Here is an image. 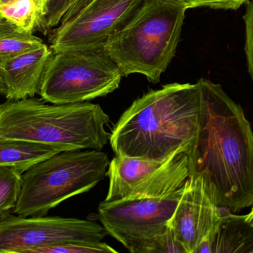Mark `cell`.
Returning <instances> with one entry per match:
<instances>
[{"label":"cell","instance_id":"6da1fadb","mask_svg":"<svg viewBox=\"0 0 253 253\" xmlns=\"http://www.w3.org/2000/svg\"><path fill=\"white\" fill-rule=\"evenodd\" d=\"M197 135L187 153L190 174L202 175L219 206L253 205V132L243 109L220 85L202 78Z\"/></svg>","mask_w":253,"mask_h":253},{"label":"cell","instance_id":"7a4b0ae2","mask_svg":"<svg viewBox=\"0 0 253 253\" xmlns=\"http://www.w3.org/2000/svg\"><path fill=\"white\" fill-rule=\"evenodd\" d=\"M201 113L199 85L171 83L135 100L113 128L116 155L164 160L187 153L197 135Z\"/></svg>","mask_w":253,"mask_h":253},{"label":"cell","instance_id":"3957f363","mask_svg":"<svg viewBox=\"0 0 253 253\" xmlns=\"http://www.w3.org/2000/svg\"><path fill=\"white\" fill-rule=\"evenodd\" d=\"M51 104L34 97L0 104V138L45 144L65 151H102L110 141L106 126L111 118L99 104Z\"/></svg>","mask_w":253,"mask_h":253},{"label":"cell","instance_id":"277c9868","mask_svg":"<svg viewBox=\"0 0 253 253\" xmlns=\"http://www.w3.org/2000/svg\"><path fill=\"white\" fill-rule=\"evenodd\" d=\"M187 10L182 0H144L104 46L123 77L140 74L160 81L175 56Z\"/></svg>","mask_w":253,"mask_h":253},{"label":"cell","instance_id":"5b68a950","mask_svg":"<svg viewBox=\"0 0 253 253\" xmlns=\"http://www.w3.org/2000/svg\"><path fill=\"white\" fill-rule=\"evenodd\" d=\"M110 161L99 150L64 151L22 174V187L13 213L45 216L64 201L87 193L105 179Z\"/></svg>","mask_w":253,"mask_h":253},{"label":"cell","instance_id":"8992f818","mask_svg":"<svg viewBox=\"0 0 253 253\" xmlns=\"http://www.w3.org/2000/svg\"><path fill=\"white\" fill-rule=\"evenodd\" d=\"M123 77L104 48L53 51L38 95L53 104L87 102L112 93Z\"/></svg>","mask_w":253,"mask_h":253},{"label":"cell","instance_id":"52a82bcc","mask_svg":"<svg viewBox=\"0 0 253 253\" xmlns=\"http://www.w3.org/2000/svg\"><path fill=\"white\" fill-rule=\"evenodd\" d=\"M184 187L157 199L104 201L98 209L99 221L129 252L158 253Z\"/></svg>","mask_w":253,"mask_h":253},{"label":"cell","instance_id":"ba28073f","mask_svg":"<svg viewBox=\"0 0 253 253\" xmlns=\"http://www.w3.org/2000/svg\"><path fill=\"white\" fill-rule=\"evenodd\" d=\"M144 0H78L49 37L53 51L103 49Z\"/></svg>","mask_w":253,"mask_h":253},{"label":"cell","instance_id":"9c48e42d","mask_svg":"<svg viewBox=\"0 0 253 253\" xmlns=\"http://www.w3.org/2000/svg\"><path fill=\"white\" fill-rule=\"evenodd\" d=\"M105 201L157 199L184 187L190 176L189 158L178 153L164 160L116 155L110 161Z\"/></svg>","mask_w":253,"mask_h":253},{"label":"cell","instance_id":"30bf717a","mask_svg":"<svg viewBox=\"0 0 253 253\" xmlns=\"http://www.w3.org/2000/svg\"><path fill=\"white\" fill-rule=\"evenodd\" d=\"M102 224L62 217L7 215L0 221V253H37L40 248L73 242H102Z\"/></svg>","mask_w":253,"mask_h":253},{"label":"cell","instance_id":"8fae6325","mask_svg":"<svg viewBox=\"0 0 253 253\" xmlns=\"http://www.w3.org/2000/svg\"><path fill=\"white\" fill-rule=\"evenodd\" d=\"M221 217V207L203 177L190 174L169 227L186 253H212Z\"/></svg>","mask_w":253,"mask_h":253},{"label":"cell","instance_id":"7c38bea8","mask_svg":"<svg viewBox=\"0 0 253 253\" xmlns=\"http://www.w3.org/2000/svg\"><path fill=\"white\" fill-rule=\"evenodd\" d=\"M52 53V49L44 43L0 64V79L7 89L6 99L17 101L38 94Z\"/></svg>","mask_w":253,"mask_h":253},{"label":"cell","instance_id":"4fadbf2b","mask_svg":"<svg viewBox=\"0 0 253 253\" xmlns=\"http://www.w3.org/2000/svg\"><path fill=\"white\" fill-rule=\"evenodd\" d=\"M64 151L53 146L0 138V166L14 168L23 174L37 163Z\"/></svg>","mask_w":253,"mask_h":253},{"label":"cell","instance_id":"5bb4252c","mask_svg":"<svg viewBox=\"0 0 253 253\" xmlns=\"http://www.w3.org/2000/svg\"><path fill=\"white\" fill-rule=\"evenodd\" d=\"M253 227L246 221V215L231 212L222 213L212 253H252Z\"/></svg>","mask_w":253,"mask_h":253},{"label":"cell","instance_id":"9a60e30c","mask_svg":"<svg viewBox=\"0 0 253 253\" xmlns=\"http://www.w3.org/2000/svg\"><path fill=\"white\" fill-rule=\"evenodd\" d=\"M43 44V40L33 33L21 31L5 18L0 17V64Z\"/></svg>","mask_w":253,"mask_h":253},{"label":"cell","instance_id":"2e32d148","mask_svg":"<svg viewBox=\"0 0 253 253\" xmlns=\"http://www.w3.org/2000/svg\"><path fill=\"white\" fill-rule=\"evenodd\" d=\"M1 16L24 32L33 33L40 22V16L34 0H14L0 4Z\"/></svg>","mask_w":253,"mask_h":253},{"label":"cell","instance_id":"e0dca14e","mask_svg":"<svg viewBox=\"0 0 253 253\" xmlns=\"http://www.w3.org/2000/svg\"><path fill=\"white\" fill-rule=\"evenodd\" d=\"M22 181V173L17 169L0 166V221L14 211Z\"/></svg>","mask_w":253,"mask_h":253},{"label":"cell","instance_id":"ac0fdd59","mask_svg":"<svg viewBox=\"0 0 253 253\" xmlns=\"http://www.w3.org/2000/svg\"><path fill=\"white\" fill-rule=\"evenodd\" d=\"M112 247L102 242H73L40 248L37 253H117Z\"/></svg>","mask_w":253,"mask_h":253},{"label":"cell","instance_id":"d6986e66","mask_svg":"<svg viewBox=\"0 0 253 253\" xmlns=\"http://www.w3.org/2000/svg\"><path fill=\"white\" fill-rule=\"evenodd\" d=\"M78 0H47L45 13L38 29L44 34L60 23L65 13Z\"/></svg>","mask_w":253,"mask_h":253},{"label":"cell","instance_id":"ffe728a7","mask_svg":"<svg viewBox=\"0 0 253 253\" xmlns=\"http://www.w3.org/2000/svg\"><path fill=\"white\" fill-rule=\"evenodd\" d=\"M244 20L246 30L245 52L248 60V71L253 82V1H250L247 4Z\"/></svg>","mask_w":253,"mask_h":253},{"label":"cell","instance_id":"44dd1931","mask_svg":"<svg viewBox=\"0 0 253 253\" xmlns=\"http://www.w3.org/2000/svg\"><path fill=\"white\" fill-rule=\"evenodd\" d=\"M187 9L208 7L222 10H237L251 0H182Z\"/></svg>","mask_w":253,"mask_h":253},{"label":"cell","instance_id":"7402d4cb","mask_svg":"<svg viewBox=\"0 0 253 253\" xmlns=\"http://www.w3.org/2000/svg\"><path fill=\"white\" fill-rule=\"evenodd\" d=\"M186 253L170 227H168L161 241L158 253Z\"/></svg>","mask_w":253,"mask_h":253},{"label":"cell","instance_id":"603a6c76","mask_svg":"<svg viewBox=\"0 0 253 253\" xmlns=\"http://www.w3.org/2000/svg\"><path fill=\"white\" fill-rule=\"evenodd\" d=\"M35 1L36 6H37V10H38L39 16H40V22H39V26L44 17V13H45L46 5H47V0H34Z\"/></svg>","mask_w":253,"mask_h":253},{"label":"cell","instance_id":"cb8c5ba5","mask_svg":"<svg viewBox=\"0 0 253 253\" xmlns=\"http://www.w3.org/2000/svg\"><path fill=\"white\" fill-rule=\"evenodd\" d=\"M246 221L253 227V205L251 212L248 215H246Z\"/></svg>","mask_w":253,"mask_h":253},{"label":"cell","instance_id":"d4e9b609","mask_svg":"<svg viewBox=\"0 0 253 253\" xmlns=\"http://www.w3.org/2000/svg\"><path fill=\"white\" fill-rule=\"evenodd\" d=\"M6 93H7V89H6L5 86H4V83H2L1 79H0V95H4L5 97Z\"/></svg>","mask_w":253,"mask_h":253},{"label":"cell","instance_id":"484cf974","mask_svg":"<svg viewBox=\"0 0 253 253\" xmlns=\"http://www.w3.org/2000/svg\"><path fill=\"white\" fill-rule=\"evenodd\" d=\"M14 0H0V4H7V3L11 2Z\"/></svg>","mask_w":253,"mask_h":253},{"label":"cell","instance_id":"4316f807","mask_svg":"<svg viewBox=\"0 0 253 253\" xmlns=\"http://www.w3.org/2000/svg\"><path fill=\"white\" fill-rule=\"evenodd\" d=\"M1 13H0V17H1Z\"/></svg>","mask_w":253,"mask_h":253},{"label":"cell","instance_id":"83f0119b","mask_svg":"<svg viewBox=\"0 0 253 253\" xmlns=\"http://www.w3.org/2000/svg\"><path fill=\"white\" fill-rule=\"evenodd\" d=\"M252 253H253V251H252Z\"/></svg>","mask_w":253,"mask_h":253}]
</instances>
